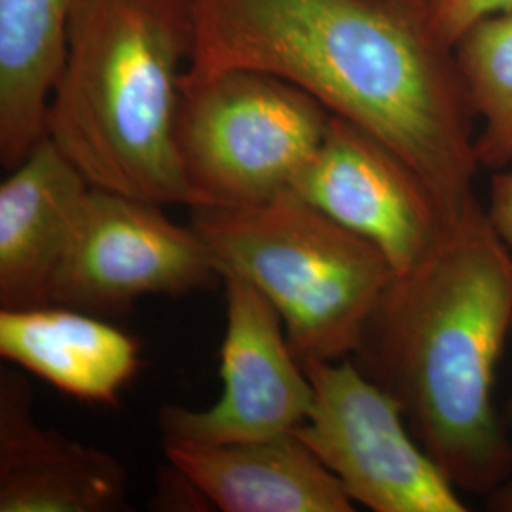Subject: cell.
<instances>
[{"label": "cell", "instance_id": "1", "mask_svg": "<svg viewBox=\"0 0 512 512\" xmlns=\"http://www.w3.org/2000/svg\"><path fill=\"white\" fill-rule=\"evenodd\" d=\"M275 74L391 148L456 219L476 202V116L423 0H194L184 78Z\"/></svg>", "mask_w": 512, "mask_h": 512}, {"label": "cell", "instance_id": "2", "mask_svg": "<svg viewBox=\"0 0 512 512\" xmlns=\"http://www.w3.org/2000/svg\"><path fill=\"white\" fill-rule=\"evenodd\" d=\"M511 329L512 251L476 200L412 270L395 275L355 351L465 494L490 497L511 480L512 444L494 404Z\"/></svg>", "mask_w": 512, "mask_h": 512}, {"label": "cell", "instance_id": "3", "mask_svg": "<svg viewBox=\"0 0 512 512\" xmlns=\"http://www.w3.org/2000/svg\"><path fill=\"white\" fill-rule=\"evenodd\" d=\"M194 0H84L46 135L93 188L196 207L177 150Z\"/></svg>", "mask_w": 512, "mask_h": 512}, {"label": "cell", "instance_id": "4", "mask_svg": "<svg viewBox=\"0 0 512 512\" xmlns=\"http://www.w3.org/2000/svg\"><path fill=\"white\" fill-rule=\"evenodd\" d=\"M190 226L220 277H239L274 306L300 363L355 353L395 270L384 253L285 192L251 207H190Z\"/></svg>", "mask_w": 512, "mask_h": 512}, {"label": "cell", "instance_id": "5", "mask_svg": "<svg viewBox=\"0 0 512 512\" xmlns=\"http://www.w3.org/2000/svg\"><path fill=\"white\" fill-rule=\"evenodd\" d=\"M330 118L313 95L264 71L183 78L175 137L196 207H251L291 192Z\"/></svg>", "mask_w": 512, "mask_h": 512}, {"label": "cell", "instance_id": "6", "mask_svg": "<svg viewBox=\"0 0 512 512\" xmlns=\"http://www.w3.org/2000/svg\"><path fill=\"white\" fill-rule=\"evenodd\" d=\"M313 397L293 433L374 512H465L444 475L404 418L403 406L353 361L304 363Z\"/></svg>", "mask_w": 512, "mask_h": 512}, {"label": "cell", "instance_id": "7", "mask_svg": "<svg viewBox=\"0 0 512 512\" xmlns=\"http://www.w3.org/2000/svg\"><path fill=\"white\" fill-rule=\"evenodd\" d=\"M217 277L192 226L167 219L158 203L92 186L57 268L52 304L118 315L143 296H181Z\"/></svg>", "mask_w": 512, "mask_h": 512}, {"label": "cell", "instance_id": "8", "mask_svg": "<svg viewBox=\"0 0 512 512\" xmlns=\"http://www.w3.org/2000/svg\"><path fill=\"white\" fill-rule=\"evenodd\" d=\"M228 323L220 348L219 401L205 410L169 404L164 442L228 444L293 433L310 412V378L274 306L239 277H222Z\"/></svg>", "mask_w": 512, "mask_h": 512}, {"label": "cell", "instance_id": "9", "mask_svg": "<svg viewBox=\"0 0 512 512\" xmlns=\"http://www.w3.org/2000/svg\"><path fill=\"white\" fill-rule=\"evenodd\" d=\"M293 192L374 243L395 275L412 270L450 222L410 165L365 129L334 114Z\"/></svg>", "mask_w": 512, "mask_h": 512}, {"label": "cell", "instance_id": "10", "mask_svg": "<svg viewBox=\"0 0 512 512\" xmlns=\"http://www.w3.org/2000/svg\"><path fill=\"white\" fill-rule=\"evenodd\" d=\"M33 391L14 368L0 370V512L128 509V475L107 452L33 420Z\"/></svg>", "mask_w": 512, "mask_h": 512}, {"label": "cell", "instance_id": "11", "mask_svg": "<svg viewBox=\"0 0 512 512\" xmlns=\"http://www.w3.org/2000/svg\"><path fill=\"white\" fill-rule=\"evenodd\" d=\"M90 184L46 135L0 184V310L52 304Z\"/></svg>", "mask_w": 512, "mask_h": 512}, {"label": "cell", "instance_id": "12", "mask_svg": "<svg viewBox=\"0 0 512 512\" xmlns=\"http://www.w3.org/2000/svg\"><path fill=\"white\" fill-rule=\"evenodd\" d=\"M184 482L224 512H353L346 488L294 433L228 444L164 442Z\"/></svg>", "mask_w": 512, "mask_h": 512}, {"label": "cell", "instance_id": "13", "mask_svg": "<svg viewBox=\"0 0 512 512\" xmlns=\"http://www.w3.org/2000/svg\"><path fill=\"white\" fill-rule=\"evenodd\" d=\"M139 353L135 336L88 311L0 310V357L78 401L116 403L141 366Z\"/></svg>", "mask_w": 512, "mask_h": 512}, {"label": "cell", "instance_id": "14", "mask_svg": "<svg viewBox=\"0 0 512 512\" xmlns=\"http://www.w3.org/2000/svg\"><path fill=\"white\" fill-rule=\"evenodd\" d=\"M84 0H0V162L21 164L46 137L69 29Z\"/></svg>", "mask_w": 512, "mask_h": 512}, {"label": "cell", "instance_id": "15", "mask_svg": "<svg viewBox=\"0 0 512 512\" xmlns=\"http://www.w3.org/2000/svg\"><path fill=\"white\" fill-rule=\"evenodd\" d=\"M480 129L476 154L480 167L512 165V10L484 18L454 46Z\"/></svg>", "mask_w": 512, "mask_h": 512}, {"label": "cell", "instance_id": "16", "mask_svg": "<svg viewBox=\"0 0 512 512\" xmlns=\"http://www.w3.org/2000/svg\"><path fill=\"white\" fill-rule=\"evenodd\" d=\"M423 10L431 31L454 50L478 21L512 10V0H423Z\"/></svg>", "mask_w": 512, "mask_h": 512}, {"label": "cell", "instance_id": "17", "mask_svg": "<svg viewBox=\"0 0 512 512\" xmlns=\"http://www.w3.org/2000/svg\"><path fill=\"white\" fill-rule=\"evenodd\" d=\"M486 215L497 236L512 251V167L499 169L495 173Z\"/></svg>", "mask_w": 512, "mask_h": 512}, {"label": "cell", "instance_id": "18", "mask_svg": "<svg viewBox=\"0 0 512 512\" xmlns=\"http://www.w3.org/2000/svg\"><path fill=\"white\" fill-rule=\"evenodd\" d=\"M490 505L494 511L512 512V482L509 480L503 488L490 495Z\"/></svg>", "mask_w": 512, "mask_h": 512}]
</instances>
